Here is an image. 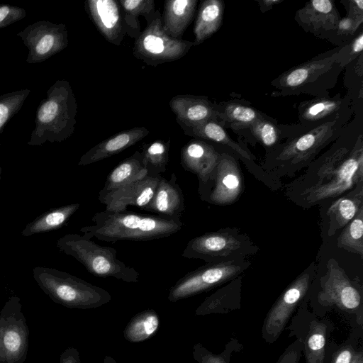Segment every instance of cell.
<instances>
[{"label": "cell", "instance_id": "1", "mask_svg": "<svg viewBox=\"0 0 363 363\" xmlns=\"http://www.w3.org/2000/svg\"><path fill=\"white\" fill-rule=\"evenodd\" d=\"M363 182V148H342L325 157L305 174L291 183L287 195L299 206L308 208L337 197Z\"/></svg>", "mask_w": 363, "mask_h": 363}, {"label": "cell", "instance_id": "25", "mask_svg": "<svg viewBox=\"0 0 363 363\" xmlns=\"http://www.w3.org/2000/svg\"><path fill=\"white\" fill-rule=\"evenodd\" d=\"M224 5L220 0H206L199 7L194 27V45L201 44L213 35L223 21Z\"/></svg>", "mask_w": 363, "mask_h": 363}, {"label": "cell", "instance_id": "6", "mask_svg": "<svg viewBox=\"0 0 363 363\" xmlns=\"http://www.w3.org/2000/svg\"><path fill=\"white\" fill-rule=\"evenodd\" d=\"M258 250L259 247L247 234L236 228H225L192 238L182 256L202 259L206 263H218L246 259Z\"/></svg>", "mask_w": 363, "mask_h": 363}, {"label": "cell", "instance_id": "14", "mask_svg": "<svg viewBox=\"0 0 363 363\" xmlns=\"http://www.w3.org/2000/svg\"><path fill=\"white\" fill-rule=\"evenodd\" d=\"M243 191L242 175L236 160L230 155H220L213 177L202 201L218 206L238 201Z\"/></svg>", "mask_w": 363, "mask_h": 363}, {"label": "cell", "instance_id": "27", "mask_svg": "<svg viewBox=\"0 0 363 363\" xmlns=\"http://www.w3.org/2000/svg\"><path fill=\"white\" fill-rule=\"evenodd\" d=\"M160 325L158 314L155 310L147 309L135 315L123 330L126 340L130 342L144 341L157 330Z\"/></svg>", "mask_w": 363, "mask_h": 363}, {"label": "cell", "instance_id": "29", "mask_svg": "<svg viewBox=\"0 0 363 363\" xmlns=\"http://www.w3.org/2000/svg\"><path fill=\"white\" fill-rule=\"evenodd\" d=\"M121 6L126 35L135 39L140 33L139 16L144 18L155 11L153 0H118Z\"/></svg>", "mask_w": 363, "mask_h": 363}, {"label": "cell", "instance_id": "23", "mask_svg": "<svg viewBox=\"0 0 363 363\" xmlns=\"http://www.w3.org/2000/svg\"><path fill=\"white\" fill-rule=\"evenodd\" d=\"M147 175V170L143 164L140 152L137 150L108 174L104 187L99 193V201L131 182Z\"/></svg>", "mask_w": 363, "mask_h": 363}, {"label": "cell", "instance_id": "47", "mask_svg": "<svg viewBox=\"0 0 363 363\" xmlns=\"http://www.w3.org/2000/svg\"><path fill=\"white\" fill-rule=\"evenodd\" d=\"M352 363H363V355L362 352L356 353Z\"/></svg>", "mask_w": 363, "mask_h": 363}, {"label": "cell", "instance_id": "12", "mask_svg": "<svg viewBox=\"0 0 363 363\" xmlns=\"http://www.w3.org/2000/svg\"><path fill=\"white\" fill-rule=\"evenodd\" d=\"M314 263L306 269L282 293L269 311L263 326V335L270 342L276 340L289 318L307 293L315 276Z\"/></svg>", "mask_w": 363, "mask_h": 363}, {"label": "cell", "instance_id": "31", "mask_svg": "<svg viewBox=\"0 0 363 363\" xmlns=\"http://www.w3.org/2000/svg\"><path fill=\"white\" fill-rule=\"evenodd\" d=\"M169 145L170 140H157L143 145L140 154L148 176L158 177L166 172L169 162Z\"/></svg>", "mask_w": 363, "mask_h": 363}, {"label": "cell", "instance_id": "24", "mask_svg": "<svg viewBox=\"0 0 363 363\" xmlns=\"http://www.w3.org/2000/svg\"><path fill=\"white\" fill-rule=\"evenodd\" d=\"M197 0H167L164 3L162 28L172 38L181 39L194 17Z\"/></svg>", "mask_w": 363, "mask_h": 363}, {"label": "cell", "instance_id": "7", "mask_svg": "<svg viewBox=\"0 0 363 363\" xmlns=\"http://www.w3.org/2000/svg\"><path fill=\"white\" fill-rule=\"evenodd\" d=\"M145 18L147 26L135 39L133 52L137 59L146 65L156 67L176 61L194 46L193 41L174 38L164 32L158 9Z\"/></svg>", "mask_w": 363, "mask_h": 363}, {"label": "cell", "instance_id": "22", "mask_svg": "<svg viewBox=\"0 0 363 363\" xmlns=\"http://www.w3.org/2000/svg\"><path fill=\"white\" fill-rule=\"evenodd\" d=\"M362 206L363 182H361L329 206L326 212L328 218V235L332 236L345 228Z\"/></svg>", "mask_w": 363, "mask_h": 363}, {"label": "cell", "instance_id": "33", "mask_svg": "<svg viewBox=\"0 0 363 363\" xmlns=\"http://www.w3.org/2000/svg\"><path fill=\"white\" fill-rule=\"evenodd\" d=\"M217 118L226 122L233 128L250 127L262 118L259 113L249 106L235 103H229L222 110L216 108Z\"/></svg>", "mask_w": 363, "mask_h": 363}, {"label": "cell", "instance_id": "17", "mask_svg": "<svg viewBox=\"0 0 363 363\" xmlns=\"http://www.w3.org/2000/svg\"><path fill=\"white\" fill-rule=\"evenodd\" d=\"M162 176L138 179L108 194L100 202L106 211H124L129 206L145 210L151 201Z\"/></svg>", "mask_w": 363, "mask_h": 363}, {"label": "cell", "instance_id": "30", "mask_svg": "<svg viewBox=\"0 0 363 363\" xmlns=\"http://www.w3.org/2000/svg\"><path fill=\"white\" fill-rule=\"evenodd\" d=\"M331 58H322L307 62L285 72L279 79V86L295 89L303 85L310 79L329 68Z\"/></svg>", "mask_w": 363, "mask_h": 363}, {"label": "cell", "instance_id": "44", "mask_svg": "<svg viewBox=\"0 0 363 363\" xmlns=\"http://www.w3.org/2000/svg\"><path fill=\"white\" fill-rule=\"evenodd\" d=\"M346 57L347 62L352 60L362 52L363 49V33L361 32L350 43L346 46Z\"/></svg>", "mask_w": 363, "mask_h": 363}, {"label": "cell", "instance_id": "19", "mask_svg": "<svg viewBox=\"0 0 363 363\" xmlns=\"http://www.w3.org/2000/svg\"><path fill=\"white\" fill-rule=\"evenodd\" d=\"M145 210L164 218L181 219L185 211L184 197L174 173L169 179L160 177L154 196Z\"/></svg>", "mask_w": 363, "mask_h": 363}, {"label": "cell", "instance_id": "35", "mask_svg": "<svg viewBox=\"0 0 363 363\" xmlns=\"http://www.w3.org/2000/svg\"><path fill=\"white\" fill-rule=\"evenodd\" d=\"M29 89L10 91L0 96V134L7 123L18 113L30 94Z\"/></svg>", "mask_w": 363, "mask_h": 363}, {"label": "cell", "instance_id": "5", "mask_svg": "<svg viewBox=\"0 0 363 363\" xmlns=\"http://www.w3.org/2000/svg\"><path fill=\"white\" fill-rule=\"evenodd\" d=\"M57 247L95 277H113L128 283L139 281V273L118 259L114 248L99 245L84 234H66L57 240Z\"/></svg>", "mask_w": 363, "mask_h": 363}, {"label": "cell", "instance_id": "20", "mask_svg": "<svg viewBox=\"0 0 363 363\" xmlns=\"http://www.w3.org/2000/svg\"><path fill=\"white\" fill-rule=\"evenodd\" d=\"M150 131L144 126L121 131L98 143L85 152L78 162L79 166H86L116 155L135 145Z\"/></svg>", "mask_w": 363, "mask_h": 363}, {"label": "cell", "instance_id": "45", "mask_svg": "<svg viewBox=\"0 0 363 363\" xmlns=\"http://www.w3.org/2000/svg\"><path fill=\"white\" fill-rule=\"evenodd\" d=\"M60 363H81L78 350L72 347L67 348L60 355Z\"/></svg>", "mask_w": 363, "mask_h": 363}, {"label": "cell", "instance_id": "9", "mask_svg": "<svg viewBox=\"0 0 363 363\" xmlns=\"http://www.w3.org/2000/svg\"><path fill=\"white\" fill-rule=\"evenodd\" d=\"M29 329L21 299L11 296L0 312V363H24Z\"/></svg>", "mask_w": 363, "mask_h": 363}, {"label": "cell", "instance_id": "40", "mask_svg": "<svg viewBox=\"0 0 363 363\" xmlns=\"http://www.w3.org/2000/svg\"><path fill=\"white\" fill-rule=\"evenodd\" d=\"M302 351L303 344L297 340L286 348L277 363H298Z\"/></svg>", "mask_w": 363, "mask_h": 363}, {"label": "cell", "instance_id": "38", "mask_svg": "<svg viewBox=\"0 0 363 363\" xmlns=\"http://www.w3.org/2000/svg\"><path fill=\"white\" fill-rule=\"evenodd\" d=\"M26 11L20 6L0 4V29L24 18Z\"/></svg>", "mask_w": 363, "mask_h": 363}, {"label": "cell", "instance_id": "10", "mask_svg": "<svg viewBox=\"0 0 363 363\" xmlns=\"http://www.w3.org/2000/svg\"><path fill=\"white\" fill-rule=\"evenodd\" d=\"M333 122L319 125L285 145L273 160L272 172L291 174L310 162L333 135Z\"/></svg>", "mask_w": 363, "mask_h": 363}, {"label": "cell", "instance_id": "2", "mask_svg": "<svg viewBox=\"0 0 363 363\" xmlns=\"http://www.w3.org/2000/svg\"><path fill=\"white\" fill-rule=\"evenodd\" d=\"M92 225L80 228L88 238L115 242L119 240L147 241L166 238L179 231L181 219H167L156 215L133 211H104L91 218Z\"/></svg>", "mask_w": 363, "mask_h": 363}, {"label": "cell", "instance_id": "13", "mask_svg": "<svg viewBox=\"0 0 363 363\" xmlns=\"http://www.w3.org/2000/svg\"><path fill=\"white\" fill-rule=\"evenodd\" d=\"M326 269L325 276L320 279L319 302L325 306L335 305L350 313H357L361 310V292L338 262L334 259H330Z\"/></svg>", "mask_w": 363, "mask_h": 363}, {"label": "cell", "instance_id": "41", "mask_svg": "<svg viewBox=\"0 0 363 363\" xmlns=\"http://www.w3.org/2000/svg\"><path fill=\"white\" fill-rule=\"evenodd\" d=\"M359 26L360 24L347 16L339 20L335 31L341 35H352Z\"/></svg>", "mask_w": 363, "mask_h": 363}, {"label": "cell", "instance_id": "18", "mask_svg": "<svg viewBox=\"0 0 363 363\" xmlns=\"http://www.w3.org/2000/svg\"><path fill=\"white\" fill-rule=\"evenodd\" d=\"M169 106L182 129L211 120L218 121L216 107L203 96L177 95L170 100Z\"/></svg>", "mask_w": 363, "mask_h": 363}, {"label": "cell", "instance_id": "43", "mask_svg": "<svg viewBox=\"0 0 363 363\" xmlns=\"http://www.w3.org/2000/svg\"><path fill=\"white\" fill-rule=\"evenodd\" d=\"M355 354L352 347H344L334 354L331 363H352Z\"/></svg>", "mask_w": 363, "mask_h": 363}, {"label": "cell", "instance_id": "42", "mask_svg": "<svg viewBox=\"0 0 363 363\" xmlns=\"http://www.w3.org/2000/svg\"><path fill=\"white\" fill-rule=\"evenodd\" d=\"M347 10L348 16L361 25L363 22V1L352 0L347 1Z\"/></svg>", "mask_w": 363, "mask_h": 363}, {"label": "cell", "instance_id": "48", "mask_svg": "<svg viewBox=\"0 0 363 363\" xmlns=\"http://www.w3.org/2000/svg\"><path fill=\"white\" fill-rule=\"evenodd\" d=\"M104 363H117L111 357L106 356L104 359Z\"/></svg>", "mask_w": 363, "mask_h": 363}, {"label": "cell", "instance_id": "21", "mask_svg": "<svg viewBox=\"0 0 363 363\" xmlns=\"http://www.w3.org/2000/svg\"><path fill=\"white\" fill-rule=\"evenodd\" d=\"M296 18L307 30L319 35L336 30L340 20L338 12L330 0H312L299 9Z\"/></svg>", "mask_w": 363, "mask_h": 363}, {"label": "cell", "instance_id": "11", "mask_svg": "<svg viewBox=\"0 0 363 363\" xmlns=\"http://www.w3.org/2000/svg\"><path fill=\"white\" fill-rule=\"evenodd\" d=\"M28 48L26 62L40 63L60 52L68 45V31L64 23L38 21L17 33Z\"/></svg>", "mask_w": 363, "mask_h": 363}, {"label": "cell", "instance_id": "37", "mask_svg": "<svg viewBox=\"0 0 363 363\" xmlns=\"http://www.w3.org/2000/svg\"><path fill=\"white\" fill-rule=\"evenodd\" d=\"M253 135L266 147L274 145L279 139L278 129L270 121L260 118L251 126Z\"/></svg>", "mask_w": 363, "mask_h": 363}, {"label": "cell", "instance_id": "49", "mask_svg": "<svg viewBox=\"0 0 363 363\" xmlns=\"http://www.w3.org/2000/svg\"><path fill=\"white\" fill-rule=\"evenodd\" d=\"M2 168L0 167V180L1 178Z\"/></svg>", "mask_w": 363, "mask_h": 363}, {"label": "cell", "instance_id": "39", "mask_svg": "<svg viewBox=\"0 0 363 363\" xmlns=\"http://www.w3.org/2000/svg\"><path fill=\"white\" fill-rule=\"evenodd\" d=\"M193 354L199 363H228L222 355L213 354L200 344L194 345Z\"/></svg>", "mask_w": 363, "mask_h": 363}, {"label": "cell", "instance_id": "8", "mask_svg": "<svg viewBox=\"0 0 363 363\" xmlns=\"http://www.w3.org/2000/svg\"><path fill=\"white\" fill-rule=\"evenodd\" d=\"M250 264L246 259L206 263L180 278L170 288L167 298L176 302L206 291L238 277Z\"/></svg>", "mask_w": 363, "mask_h": 363}, {"label": "cell", "instance_id": "16", "mask_svg": "<svg viewBox=\"0 0 363 363\" xmlns=\"http://www.w3.org/2000/svg\"><path fill=\"white\" fill-rule=\"evenodd\" d=\"M84 8L104 38L115 45H120L126 30L118 1L86 0Z\"/></svg>", "mask_w": 363, "mask_h": 363}, {"label": "cell", "instance_id": "32", "mask_svg": "<svg viewBox=\"0 0 363 363\" xmlns=\"http://www.w3.org/2000/svg\"><path fill=\"white\" fill-rule=\"evenodd\" d=\"M337 246L363 257V206L339 235Z\"/></svg>", "mask_w": 363, "mask_h": 363}, {"label": "cell", "instance_id": "26", "mask_svg": "<svg viewBox=\"0 0 363 363\" xmlns=\"http://www.w3.org/2000/svg\"><path fill=\"white\" fill-rule=\"evenodd\" d=\"M79 208L80 204L75 203L50 208L28 223L21 235L28 237L60 229Z\"/></svg>", "mask_w": 363, "mask_h": 363}, {"label": "cell", "instance_id": "46", "mask_svg": "<svg viewBox=\"0 0 363 363\" xmlns=\"http://www.w3.org/2000/svg\"><path fill=\"white\" fill-rule=\"evenodd\" d=\"M282 0H264L259 1L260 4H262V7L267 8L275 6L279 3H281Z\"/></svg>", "mask_w": 363, "mask_h": 363}, {"label": "cell", "instance_id": "4", "mask_svg": "<svg viewBox=\"0 0 363 363\" xmlns=\"http://www.w3.org/2000/svg\"><path fill=\"white\" fill-rule=\"evenodd\" d=\"M33 277L52 301L67 308H95L111 300V294L103 288L57 269L35 267Z\"/></svg>", "mask_w": 363, "mask_h": 363}, {"label": "cell", "instance_id": "28", "mask_svg": "<svg viewBox=\"0 0 363 363\" xmlns=\"http://www.w3.org/2000/svg\"><path fill=\"white\" fill-rule=\"evenodd\" d=\"M186 135L211 140L228 145L245 159L253 161L254 158L246 150L230 138L228 133L218 121L211 120L197 126L184 128Z\"/></svg>", "mask_w": 363, "mask_h": 363}, {"label": "cell", "instance_id": "3", "mask_svg": "<svg viewBox=\"0 0 363 363\" xmlns=\"http://www.w3.org/2000/svg\"><path fill=\"white\" fill-rule=\"evenodd\" d=\"M77 113V99L69 82L57 80L37 107L28 145L40 146L67 140L74 132Z\"/></svg>", "mask_w": 363, "mask_h": 363}, {"label": "cell", "instance_id": "34", "mask_svg": "<svg viewBox=\"0 0 363 363\" xmlns=\"http://www.w3.org/2000/svg\"><path fill=\"white\" fill-rule=\"evenodd\" d=\"M326 330L325 324L311 323L303 346L306 363H324Z\"/></svg>", "mask_w": 363, "mask_h": 363}, {"label": "cell", "instance_id": "15", "mask_svg": "<svg viewBox=\"0 0 363 363\" xmlns=\"http://www.w3.org/2000/svg\"><path fill=\"white\" fill-rule=\"evenodd\" d=\"M220 155L212 145L198 140L189 141L181 150V164L186 171L196 175L200 198L208 188Z\"/></svg>", "mask_w": 363, "mask_h": 363}, {"label": "cell", "instance_id": "36", "mask_svg": "<svg viewBox=\"0 0 363 363\" xmlns=\"http://www.w3.org/2000/svg\"><path fill=\"white\" fill-rule=\"evenodd\" d=\"M339 104V101L330 99L313 101L303 109L302 118L312 122L320 120L336 111Z\"/></svg>", "mask_w": 363, "mask_h": 363}]
</instances>
